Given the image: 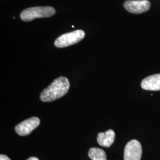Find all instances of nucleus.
<instances>
[{
	"instance_id": "nucleus-7",
	"label": "nucleus",
	"mask_w": 160,
	"mask_h": 160,
	"mask_svg": "<svg viewBox=\"0 0 160 160\" xmlns=\"http://www.w3.org/2000/svg\"><path fill=\"white\" fill-rule=\"evenodd\" d=\"M141 87L145 90H160V74L152 75L144 78L141 82Z\"/></svg>"
},
{
	"instance_id": "nucleus-1",
	"label": "nucleus",
	"mask_w": 160,
	"mask_h": 160,
	"mask_svg": "<svg viewBox=\"0 0 160 160\" xmlns=\"http://www.w3.org/2000/svg\"><path fill=\"white\" fill-rule=\"evenodd\" d=\"M70 84L67 78L60 77L41 92L40 100L43 102H51L65 96L69 89Z\"/></svg>"
},
{
	"instance_id": "nucleus-6",
	"label": "nucleus",
	"mask_w": 160,
	"mask_h": 160,
	"mask_svg": "<svg viewBox=\"0 0 160 160\" xmlns=\"http://www.w3.org/2000/svg\"><path fill=\"white\" fill-rule=\"evenodd\" d=\"M40 125V120L37 117H32L24 120L15 127V131L20 136H26Z\"/></svg>"
},
{
	"instance_id": "nucleus-3",
	"label": "nucleus",
	"mask_w": 160,
	"mask_h": 160,
	"mask_svg": "<svg viewBox=\"0 0 160 160\" xmlns=\"http://www.w3.org/2000/svg\"><path fill=\"white\" fill-rule=\"evenodd\" d=\"M85 37V33L82 30H77L73 32L62 34L55 41V46L59 48H65L78 43Z\"/></svg>"
},
{
	"instance_id": "nucleus-10",
	"label": "nucleus",
	"mask_w": 160,
	"mask_h": 160,
	"mask_svg": "<svg viewBox=\"0 0 160 160\" xmlns=\"http://www.w3.org/2000/svg\"><path fill=\"white\" fill-rule=\"evenodd\" d=\"M0 160H11L6 155L1 154L0 155Z\"/></svg>"
},
{
	"instance_id": "nucleus-5",
	"label": "nucleus",
	"mask_w": 160,
	"mask_h": 160,
	"mask_svg": "<svg viewBox=\"0 0 160 160\" xmlns=\"http://www.w3.org/2000/svg\"><path fill=\"white\" fill-rule=\"evenodd\" d=\"M123 7L126 11L133 14H141L148 11L151 3L148 0H127Z\"/></svg>"
},
{
	"instance_id": "nucleus-9",
	"label": "nucleus",
	"mask_w": 160,
	"mask_h": 160,
	"mask_svg": "<svg viewBox=\"0 0 160 160\" xmlns=\"http://www.w3.org/2000/svg\"><path fill=\"white\" fill-rule=\"evenodd\" d=\"M88 156L92 160H107L105 152L102 149L91 148L88 152Z\"/></svg>"
},
{
	"instance_id": "nucleus-11",
	"label": "nucleus",
	"mask_w": 160,
	"mask_h": 160,
	"mask_svg": "<svg viewBox=\"0 0 160 160\" xmlns=\"http://www.w3.org/2000/svg\"><path fill=\"white\" fill-rule=\"evenodd\" d=\"M27 160H39L37 157H30Z\"/></svg>"
},
{
	"instance_id": "nucleus-4",
	"label": "nucleus",
	"mask_w": 160,
	"mask_h": 160,
	"mask_svg": "<svg viewBox=\"0 0 160 160\" xmlns=\"http://www.w3.org/2000/svg\"><path fill=\"white\" fill-rule=\"evenodd\" d=\"M142 146L136 139H133L126 144L124 150V160H141Z\"/></svg>"
},
{
	"instance_id": "nucleus-2",
	"label": "nucleus",
	"mask_w": 160,
	"mask_h": 160,
	"mask_svg": "<svg viewBox=\"0 0 160 160\" xmlns=\"http://www.w3.org/2000/svg\"><path fill=\"white\" fill-rule=\"evenodd\" d=\"M55 12V8L49 6L30 7L21 12L20 18L24 22H30L38 18L51 17Z\"/></svg>"
},
{
	"instance_id": "nucleus-8",
	"label": "nucleus",
	"mask_w": 160,
	"mask_h": 160,
	"mask_svg": "<svg viewBox=\"0 0 160 160\" xmlns=\"http://www.w3.org/2000/svg\"><path fill=\"white\" fill-rule=\"evenodd\" d=\"M115 133L112 129H109L106 132H100L97 136V142L103 147H110L114 142Z\"/></svg>"
}]
</instances>
